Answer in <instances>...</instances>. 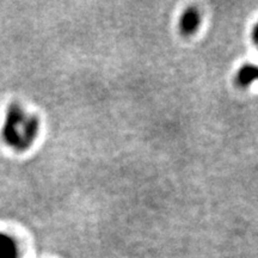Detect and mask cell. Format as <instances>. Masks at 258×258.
<instances>
[{"label":"cell","instance_id":"obj_2","mask_svg":"<svg viewBox=\"0 0 258 258\" xmlns=\"http://www.w3.org/2000/svg\"><path fill=\"white\" fill-rule=\"evenodd\" d=\"M200 25V14L195 8H188L180 17L179 29L183 35H193Z\"/></svg>","mask_w":258,"mask_h":258},{"label":"cell","instance_id":"obj_1","mask_svg":"<svg viewBox=\"0 0 258 258\" xmlns=\"http://www.w3.org/2000/svg\"><path fill=\"white\" fill-rule=\"evenodd\" d=\"M39 127L36 117L27 116L18 104H11L2 128V139L14 150L25 151L36 139Z\"/></svg>","mask_w":258,"mask_h":258},{"label":"cell","instance_id":"obj_4","mask_svg":"<svg viewBox=\"0 0 258 258\" xmlns=\"http://www.w3.org/2000/svg\"><path fill=\"white\" fill-rule=\"evenodd\" d=\"M257 78V67L255 65H245L237 74V84L242 87H248Z\"/></svg>","mask_w":258,"mask_h":258},{"label":"cell","instance_id":"obj_3","mask_svg":"<svg viewBox=\"0 0 258 258\" xmlns=\"http://www.w3.org/2000/svg\"><path fill=\"white\" fill-rule=\"evenodd\" d=\"M0 258H18V248L11 237L0 232Z\"/></svg>","mask_w":258,"mask_h":258}]
</instances>
